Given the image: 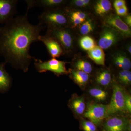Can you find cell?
I'll use <instances>...</instances> for the list:
<instances>
[{
	"label": "cell",
	"instance_id": "6da1fadb",
	"mask_svg": "<svg viewBox=\"0 0 131 131\" xmlns=\"http://www.w3.org/2000/svg\"><path fill=\"white\" fill-rule=\"evenodd\" d=\"M28 11L24 16L14 18L0 27V55L15 69L27 72L34 58L30 53L33 43L39 41L44 28L39 22L32 25L28 21Z\"/></svg>",
	"mask_w": 131,
	"mask_h": 131
},
{
	"label": "cell",
	"instance_id": "7a4b0ae2",
	"mask_svg": "<svg viewBox=\"0 0 131 131\" xmlns=\"http://www.w3.org/2000/svg\"><path fill=\"white\" fill-rule=\"evenodd\" d=\"M34 60L35 61L34 65L35 68L39 73H43L50 71L58 75L64 74L68 73L65 62L59 61L56 58H52L45 62L35 58Z\"/></svg>",
	"mask_w": 131,
	"mask_h": 131
},
{
	"label": "cell",
	"instance_id": "3957f363",
	"mask_svg": "<svg viewBox=\"0 0 131 131\" xmlns=\"http://www.w3.org/2000/svg\"><path fill=\"white\" fill-rule=\"evenodd\" d=\"M39 22L49 27H61L66 25L68 19L63 12L59 10H45L38 16Z\"/></svg>",
	"mask_w": 131,
	"mask_h": 131
},
{
	"label": "cell",
	"instance_id": "277c9868",
	"mask_svg": "<svg viewBox=\"0 0 131 131\" xmlns=\"http://www.w3.org/2000/svg\"><path fill=\"white\" fill-rule=\"evenodd\" d=\"M111 101L108 105L109 115L126 110L125 106V93L124 89L117 84L113 85Z\"/></svg>",
	"mask_w": 131,
	"mask_h": 131
},
{
	"label": "cell",
	"instance_id": "5b68a950",
	"mask_svg": "<svg viewBox=\"0 0 131 131\" xmlns=\"http://www.w3.org/2000/svg\"><path fill=\"white\" fill-rule=\"evenodd\" d=\"M48 28L46 34L57 40L66 51H69L71 49L73 39L69 31L62 27Z\"/></svg>",
	"mask_w": 131,
	"mask_h": 131
},
{
	"label": "cell",
	"instance_id": "8992f818",
	"mask_svg": "<svg viewBox=\"0 0 131 131\" xmlns=\"http://www.w3.org/2000/svg\"><path fill=\"white\" fill-rule=\"evenodd\" d=\"M109 116L108 105L93 103L88 106L84 116L95 125H99Z\"/></svg>",
	"mask_w": 131,
	"mask_h": 131
},
{
	"label": "cell",
	"instance_id": "52a82bcc",
	"mask_svg": "<svg viewBox=\"0 0 131 131\" xmlns=\"http://www.w3.org/2000/svg\"><path fill=\"white\" fill-rule=\"evenodd\" d=\"M105 23L108 27L112 28L124 37H129L131 35L130 27L119 16L112 14L105 19Z\"/></svg>",
	"mask_w": 131,
	"mask_h": 131
},
{
	"label": "cell",
	"instance_id": "ba28073f",
	"mask_svg": "<svg viewBox=\"0 0 131 131\" xmlns=\"http://www.w3.org/2000/svg\"><path fill=\"white\" fill-rule=\"evenodd\" d=\"M17 0H0V23L6 24L16 13Z\"/></svg>",
	"mask_w": 131,
	"mask_h": 131
},
{
	"label": "cell",
	"instance_id": "9c48e42d",
	"mask_svg": "<svg viewBox=\"0 0 131 131\" xmlns=\"http://www.w3.org/2000/svg\"><path fill=\"white\" fill-rule=\"evenodd\" d=\"M129 122L130 121L123 117H112L104 124L103 131H126L128 130Z\"/></svg>",
	"mask_w": 131,
	"mask_h": 131
},
{
	"label": "cell",
	"instance_id": "30bf717a",
	"mask_svg": "<svg viewBox=\"0 0 131 131\" xmlns=\"http://www.w3.org/2000/svg\"><path fill=\"white\" fill-rule=\"evenodd\" d=\"M39 40L43 42L45 45L48 52L52 58L59 57L63 53L61 45L55 39L50 36L47 34L40 35Z\"/></svg>",
	"mask_w": 131,
	"mask_h": 131
},
{
	"label": "cell",
	"instance_id": "8fae6325",
	"mask_svg": "<svg viewBox=\"0 0 131 131\" xmlns=\"http://www.w3.org/2000/svg\"><path fill=\"white\" fill-rule=\"evenodd\" d=\"M119 34L112 28L108 27L101 34L98 45L102 49H107L115 44L119 39Z\"/></svg>",
	"mask_w": 131,
	"mask_h": 131
},
{
	"label": "cell",
	"instance_id": "7c38bea8",
	"mask_svg": "<svg viewBox=\"0 0 131 131\" xmlns=\"http://www.w3.org/2000/svg\"><path fill=\"white\" fill-rule=\"evenodd\" d=\"M27 6V10L34 7L43 8L45 10H49L61 6L64 1L63 0H28L25 1Z\"/></svg>",
	"mask_w": 131,
	"mask_h": 131
},
{
	"label": "cell",
	"instance_id": "4fadbf2b",
	"mask_svg": "<svg viewBox=\"0 0 131 131\" xmlns=\"http://www.w3.org/2000/svg\"><path fill=\"white\" fill-rule=\"evenodd\" d=\"M5 62L0 63V93L7 92L12 84V78L6 70Z\"/></svg>",
	"mask_w": 131,
	"mask_h": 131
},
{
	"label": "cell",
	"instance_id": "5bb4252c",
	"mask_svg": "<svg viewBox=\"0 0 131 131\" xmlns=\"http://www.w3.org/2000/svg\"><path fill=\"white\" fill-rule=\"evenodd\" d=\"M88 56L98 65H105V54L103 49L99 46H95L93 49L88 51Z\"/></svg>",
	"mask_w": 131,
	"mask_h": 131
},
{
	"label": "cell",
	"instance_id": "9a60e30c",
	"mask_svg": "<svg viewBox=\"0 0 131 131\" xmlns=\"http://www.w3.org/2000/svg\"><path fill=\"white\" fill-rule=\"evenodd\" d=\"M114 62L117 66L124 70H129L131 67V61L124 54L121 53L115 54L113 57Z\"/></svg>",
	"mask_w": 131,
	"mask_h": 131
},
{
	"label": "cell",
	"instance_id": "2e32d148",
	"mask_svg": "<svg viewBox=\"0 0 131 131\" xmlns=\"http://www.w3.org/2000/svg\"><path fill=\"white\" fill-rule=\"evenodd\" d=\"M71 75L76 83L81 87L85 86L89 78L88 74L80 70L72 71Z\"/></svg>",
	"mask_w": 131,
	"mask_h": 131
},
{
	"label": "cell",
	"instance_id": "e0dca14e",
	"mask_svg": "<svg viewBox=\"0 0 131 131\" xmlns=\"http://www.w3.org/2000/svg\"><path fill=\"white\" fill-rule=\"evenodd\" d=\"M70 105L71 108L78 114H82L85 111L86 105L83 97H78L73 99L71 101Z\"/></svg>",
	"mask_w": 131,
	"mask_h": 131
},
{
	"label": "cell",
	"instance_id": "ac0fdd59",
	"mask_svg": "<svg viewBox=\"0 0 131 131\" xmlns=\"http://www.w3.org/2000/svg\"><path fill=\"white\" fill-rule=\"evenodd\" d=\"M111 8V2L108 0L98 1L94 7L96 13L100 15H104L109 12Z\"/></svg>",
	"mask_w": 131,
	"mask_h": 131
},
{
	"label": "cell",
	"instance_id": "d6986e66",
	"mask_svg": "<svg viewBox=\"0 0 131 131\" xmlns=\"http://www.w3.org/2000/svg\"><path fill=\"white\" fill-rule=\"evenodd\" d=\"M90 94L97 100L102 101L106 100L108 96L107 92L99 88H93L90 90Z\"/></svg>",
	"mask_w": 131,
	"mask_h": 131
},
{
	"label": "cell",
	"instance_id": "ffe728a7",
	"mask_svg": "<svg viewBox=\"0 0 131 131\" xmlns=\"http://www.w3.org/2000/svg\"><path fill=\"white\" fill-rule=\"evenodd\" d=\"M96 81L99 84L103 86H108L111 80V74L108 71L105 70L98 74L96 78Z\"/></svg>",
	"mask_w": 131,
	"mask_h": 131
},
{
	"label": "cell",
	"instance_id": "44dd1931",
	"mask_svg": "<svg viewBox=\"0 0 131 131\" xmlns=\"http://www.w3.org/2000/svg\"><path fill=\"white\" fill-rule=\"evenodd\" d=\"M80 44L82 48L88 51L93 49L96 46L94 39L88 36L82 37L80 39Z\"/></svg>",
	"mask_w": 131,
	"mask_h": 131
},
{
	"label": "cell",
	"instance_id": "7402d4cb",
	"mask_svg": "<svg viewBox=\"0 0 131 131\" xmlns=\"http://www.w3.org/2000/svg\"><path fill=\"white\" fill-rule=\"evenodd\" d=\"M75 67L77 70L83 71L89 74L91 73L92 67L90 63L84 60H80L75 64Z\"/></svg>",
	"mask_w": 131,
	"mask_h": 131
},
{
	"label": "cell",
	"instance_id": "603a6c76",
	"mask_svg": "<svg viewBox=\"0 0 131 131\" xmlns=\"http://www.w3.org/2000/svg\"><path fill=\"white\" fill-rule=\"evenodd\" d=\"M119 79L123 84H130L131 82V72L129 70L121 71L119 74Z\"/></svg>",
	"mask_w": 131,
	"mask_h": 131
},
{
	"label": "cell",
	"instance_id": "cb8c5ba5",
	"mask_svg": "<svg viewBox=\"0 0 131 131\" xmlns=\"http://www.w3.org/2000/svg\"><path fill=\"white\" fill-rule=\"evenodd\" d=\"M93 26L90 20L84 22L80 28V31L82 34L86 35L91 32L93 30Z\"/></svg>",
	"mask_w": 131,
	"mask_h": 131
},
{
	"label": "cell",
	"instance_id": "d4e9b609",
	"mask_svg": "<svg viewBox=\"0 0 131 131\" xmlns=\"http://www.w3.org/2000/svg\"><path fill=\"white\" fill-rule=\"evenodd\" d=\"M82 126L84 131H96V126L90 121H83L82 122Z\"/></svg>",
	"mask_w": 131,
	"mask_h": 131
},
{
	"label": "cell",
	"instance_id": "484cf974",
	"mask_svg": "<svg viewBox=\"0 0 131 131\" xmlns=\"http://www.w3.org/2000/svg\"><path fill=\"white\" fill-rule=\"evenodd\" d=\"M70 17L76 18L84 21L86 19V15L83 12L78 11L72 13L71 14Z\"/></svg>",
	"mask_w": 131,
	"mask_h": 131
},
{
	"label": "cell",
	"instance_id": "4316f807",
	"mask_svg": "<svg viewBox=\"0 0 131 131\" xmlns=\"http://www.w3.org/2000/svg\"><path fill=\"white\" fill-rule=\"evenodd\" d=\"M125 106L126 110L131 112V97L130 95L125 93Z\"/></svg>",
	"mask_w": 131,
	"mask_h": 131
},
{
	"label": "cell",
	"instance_id": "83f0119b",
	"mask_svg": "<svg viewBox=\"0 0 131 131\" xmlns=\"http://www.w3.org/2000/svg\"><path fill=\"white\" fill-rule=\"evenodd\" d=\"M89 0H75L73 1V3L75 6L78 7L85 6L88 5L90 2Z\"/></svg>",
	"mask_w": 131,
	"mask_h": 131
},
{
	"label": "cell",
	"instance_id": "f1b7e54d",
	"mask_svg": "<svg viewBox=\"0 0 131 131\" xmlns=\"http://www.w3.org/2000/svg\"><path fill=\"white\" fill-rule=\"evenodd\" d=\"M115 10H116L117 15L119 16H125L127 14V11H128L126 5L122 7L116 9Z\"/></svg>",
	"mask_w": 131,
	"mask_h": 131
},
{
	"label": "cell",
	"instance_id": "f546056e",
	"mask_svg": "<svg viewBox=\"0 0 131 131\" xmlns=\"http://www.w3.org/2000/svg\"><path fill=\"white\" fill-rule=\"evenodd\" d=\"M113 5L115 9H117L126 6V2L124 0H116L114 2Z\"/></svg>",
	"mask_w": 131,
	"mask_h": 131
},
{
	"label": "cell",
	"instance_id": "4dcf8cb0",
	"mask_svg": "<svg viewBox=\"0 0 131 131\" xmlns=\"http://www.w3.org/2000/svg\"><path fill=\"white\" fill-rule=\"evenodd\" d=\"M125 23L129 27H131V16L130 15H127L125 18Z\"/></svg>",
	"mask_w": 131,
	"mask_h": 131
},
{
	"label": "cell",
	"instance_id": "1f68e13d",
	"mask_svg": "<svg viewBox=\"0 0 131 131\" xmlns=\"http://www.w3.org/2000/svg\"><path fill=\"white\" fill-rule=\"evenodd\" d=\"M70 18L72 22H73V24H74L75 25H79V24L84 22L82 20L76 18H71V17H70Z\"/></svg>",
	"mask_w": 131,
	"mask_h": 131
},
{
	"label": "cell",
	"instance_id": "d6a6232c",
	"mask_svg": "<svg viewBox=\"0 0 131 131\" xmlns=\"http://www.w3.org/2000/svg\"><path fill=\"white\" fill-rule=\"evenodd\" d=\"M128 51L129 52V53L131 54V46H129V47H128Z\"/></svg>",
	"mask_w": 131,
	"mask_h": 131
}]
</instances>
